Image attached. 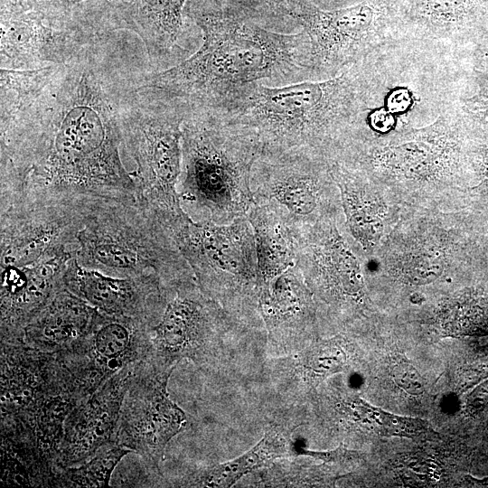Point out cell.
<instances>
[{"mask_svg":"<svg viewBox=\"0 0 488 488\" xmlns=\"http://www.w3.org/2000/svg\"><path fill=\"white\" fill-rule=\"evenodd\" d=\"M126 47L114 33L88 46L0 125V209L138 199L119 155L122 113L150 65Z\"/></svg>","mask_w":488,"mask_h":488,"instance_id":"6da1fadb","label":"cell"},{"mask_svg":"<svg viewBox=\"0 0 488 488\" xmlns=\"http://www.w3.org/2000/svg\"><path fill=\"white\" fill-rule=\"evenodd\" d=\"M202 43L190 57L150 70L139 86L178 99L192 108L216 109L249 88L308 80L314 70L307 33H280L244 21L190 11Z\"/></svg>","mask_w":488,"mask_h":488,"instance_id":"7a4b0ae2","label":"cell"},{"mask_svg":"<svg viewBox=\"0 0 488 488\" xmlns=\"http://www.w3.org/2000/svg\"><path fill=\"white\" fill-rule=\"evenodd\" d=\"M177 192L196 221L228 224L254 204L250 177L261 146L246 129L219 112L188 106L182 125Z\"/></svg>","mask_w":488,"mask_h":488,"instance_id":"3957f363","label":"cell"},{"mask_svg":"<svg viewBox=\"0 0 488 488\" xmlns=\"http://www.w3.org/2000/svg\"><path fill=\"white\" fill-rule=\"evenodd\" d=\"M349 80L258 85L212 109L249 131L261 155L326 156L348 117Z\"/></svg>","mask_w":488,"mask_h":488,"instance_id":"277c9868","label":"cell"},{"mask_svg":"<svg viewBox=\"0 0 488 488\" xmlns=\"http://www.w3.org/2000/svg\"><path fill=\"white\" fill-rule=\"evenodd\" d=\"M75 259L119 277L155 274L169 283L193 276L168 230L138 199L89 205L77 234Z\"/></svg>","mask_w":488,"mask_h":488,"instance_id":"5b68a950","label":"cell"},{"mask_svg":"<svg viewBox=\"0 0 488 488\" xmlns=\"http://www.w3.org/2000/svg\"><path fill=\"white\" fill-rule=\"evenodd\" d=\"M165 228L202 290L228 313L251 326L262 323L253 228L248 215L228 224L193 221L185 211Z\"/></svg>","mask_w":488,"mask_h":488,"instance_id":"8992f818","label":"cell"},{"mask_svg":"<svg viewBox=\"0 0 488 488\" xmlns=\"http://www.w3.org/2000/svg\"><path fill=\"white\" fill-rule=\"evenodd\" d=\"M139 84V83H138ZM188 105L137 85L122 113L123 144L136 164L138 200L166 224L184 212L177 183L182 162V125Z\"/></svg>","mask_w":488,"mask_h":488,"instance_id":"52a82bcc","label":"cell"},{"mask_svg":"<svg viewBox=\"0 0 488 488\" xmlns=\"http://www.w3.org/2000/svg\"><path fill=\"white\" fill-rule=\"evenodd\" d=\"M245 327L252 326L209 297L194 276L174 280L164 285L161 309L148 325L146 359L172 371L183 359L205 366L226 334Z\"/></svg>","mask_w":488,"mask_h":488,"instance_id":"ba28073f","label":"cell"},{"mask_svg":"<svg viewBox=\"0 0 488 488\" xmlns=\"http://www.w3.org/2000/svg\"><path fill=\"white\" fill-rule=\"evenodd\" d=\"M334 183L325 157L310 154L260 155L250 177L254 202L271 207L291 230L335 219Z\"/></svg>","mask_w":488,"mask_h":488,"instance_id":"9c48e42d","label":"cell"},{"mask_svg":"<svg viewBox=\"0 0 488 488\" xmlns=\"http://www.w3.org/2000/svg\"><path fill=\"white\" fill-rule=\"evenodd\" d=\"M0 68L37 69L65 64L116 31L104 14L52 17L37 13H1Z\"/></svg>","mask_w":488,"mask_h":488,"instance_id":"30bf717a","label":"cell"},{"mask_svg":"<svg viewBox=\"0 0 488 488\" xmlns=\"http://www.w3.org/2000/svg\"><path fill=\"white\" fill-rule=\"evenodd\" d=\"M171 373L147 359L136 364L115 436V443L140 455L159 474L167 444L187 421L185 413L169 398Z\"/></svg>","mask_w":488,"mask_h":488,"instance_id":"8fae6325","label":"cell"},{"mask_svg":"<svg viewBox=\"0 0 488 488\" xmlns=\"http://www.w3.org/2000/svg\"><path fill=\"white\" fill-rule=\"evenodd\" d=\"M149 345L144 320L99 312L87 334L57 354L84 399L122 369L145 360Z\"/></svg>","mask_w":488,"mask_h":488,"instance_id":"7c38bea8","label":"cell"},{"mask_svg":"<svg viewBox=\"0 0 488 488\" xmlns=\"http://www.w3.org/2000/svg\"><path fill=\"white\" fill-rule=\"evenodd\" d=\"M87 207L14 205L0 209V267H20L61 254L75 256Z\"/></svg>","mask_w":488,"mask_h":488,"instance_id":"4fadbf2b","label":"cell"},{"mask_svg":"<svg viewBox=\"0 0 488 488\" xmlns=\"http://www.w3.org/2000/svg\"><path fill=\"white\" fill-rule=\"evenodd\" d=\"M135 366L114 374L69 413L56 459L58 471L85 462L101 446L115 442L122 403Z\"/></svg>","mask_w":488,"mask_h":488,"instance_id":"5bb4252c","label":"cell"},{"mask_svg":"<svg viewBox=\"0 0 488 488\" xmlns=\"http://www.w3.org/2000/svg\"><path fill=\"white\" fill-rule=\"evenodd\" d=\"M166 283L155 274L113 277L80 266L75 258L64 277L65 288L99 312L142 319L148 324L160 311Z\"/></svg>","mask_w":488,"mask_h":488,"instance_id":"9a60e30c","label":"cell"},{"mask_svg":"<svg viewBox=\"0 0 488 488\" xmlns=\"http://www.w3.org/2000/svg\"><path fill=\"white\" fill-rule=\"evenodd\" d=\"M186 0H108L117 30L127 29L142 41L154 70L172 67L186 52L182 45V10Z\"/></svg>","mask_w":488,"mask_h":488,"instance_id":"2e32d148","label":"cell"},{"mask_svg":"<svg viewBox=\"0 0 488 488\" xmlns=\"http://www.w3.org/2000/svg\"><path fill=\"white\" fill-rule=\"evenodd\" d=\"M314 309L313 294L296 264L259 290V316L274 345L295 348L307 333Z\"/></svg>","mask_w":488,"mask_h":488,"instance_id":"e0dca14e","label":"cell"},{"mask_svg":"<svg viewBox=\"0 0 488 488\" xmlns=\"http://www.w3.org/2000/svg\"><path fill=\"white\" fill-rule=\"evenodd\" d=\"M98 313L65 288L24 326L22 339L36 350L61 352L87 334Z\"/></svg>","mask_w":488,"mask_h":488,"instance_id":"ac0fdd59","label":"cell"},{"mask_svg":"<svg viewBox=\"0 0 488 488\" xmlns=\"http://www.w3.org/2000/svg\"><path fill=\"white\" fill-rule=\"evenodd\" d=\"M248 217L255 235L261 288L296 264L295 237L290 226L268 205L254 202Z\"/></svg>","mask_w":488,"mask_h":488,"instance_id":"d6986e66","label":"cell"},{"mask_svg":"<svg viewBox=\"0 0 488 488\" xmlns=\"http://www.w3.org/2000/svg\"><path fill=\"white\" fill-rule=\"evenodd\" d=\"M331 171L351 234L362 246H372L380 231L383 215L381 203L373 196V192L343 164L336 162Z\"/></svg>","mask_w":488,"mask_h":488,"instance_id":"ffe728a7","label":"cell"},{"mask_svg":"<svg viewBox=\"0 0 488 488\" xmlns=\"http://www.w3.org/2000/svg\"><path fill=\"white\" fill-rule=\"evenodd\" d=\"M289 436L286 428L274 427L242 455L195 474L187 483L190 486L230 487L244 475L288 455L291 453Z\"/></svg>","mask_w":488,"mask_h":488,"instance_id":"44dd1931","label":"cell"},{"mask_svg":"<svg viewBox=\"0 0 488 488\" xmlns=\"http://www.w3.org/2000/svg\"><path fill=\"white\" fill-rule=\"evenodd\" d=\"M61 65L28 70L0 68V124L8 123L26 112L53 80Z\"/></svg>","mask_w":488,"mask_h":488,"instance_id":"7402d4cb","label":"cell"},{"mask_svg":"<svg viewBox=\"0 0 488 488\" xmlns=\"http://www.w3.org/2000/svg\"><path fill=\"white\" fill-rule=\"evenodd\" d=\"M438 322L446 335L488 334V293L481 288L461 291L442 305Z\"/></svg>","mask_w":488,"mask_h":488,"instance_id":"603a6c76","label":"cell"},{"mask_svg":"<svg viewBox=\"0 0 488 488\" xmlns=\"http://www.w3.org/2000/svg\"><path fill=\"white\" fill-rule=\"evenodd\" d=\"M132 450L115 442L101 446L85 462L59 470L52 487H104L108 486L112 473Z\"/></svg>","mask_w":488,"mask_h":488,"instance_id":"cb8c5ba5","label":"cell"},{"mask_svg":"<svg viewBox=\"0 0 488 488\" xmlns=\"http://www.w3.org/2000/svg\"><path fill=\"white\" fill-rule=\"evenodd\" d=\"M340 410L350 420L361 425H375L383 434L418 436L428 432L421 421L410 420L385 414L371 408L357 399H343L339 404Z\"/></svg>","mask_w":488,"mask_h":488,"instance_id":"d4e9b609","label":"cell"},{"mask_svg":"<svg viewBox=\"0 0 488 488\" xmlns=\"http://www.w3.org/2000/svg\"><path fill=\"white\" fill-rule=\"evenodd\" d=\"M343 345V341L333 339L303 351L291 365L294 374L310 380L338 371L348 359Z\"/></svg>","mask_w":488,"mask_h":488,"instance_id":"484cf974","label":"cell"},{"mask_svg":"<svg viewBox=\"0 0 488 488\" xmlns=\"http://www.w3.org/2000/svg\"><path fill=\"white\" fill-rule=\"evenodd\" d=\"M108 0H1V13H37L60 17L88 13L83 5Z\"/></svg>","mask_w":488,"mask_h":488,"instance_id":"4316f807","label":"cell"},{"mask_svg":"<svg viewBox=\"0 0 488 488\" xmlns=\"http://www.w3.org/2000/svg\"><path fill=\"white\" fill-rule=\"evenodd\" d=\"M395 380L408 392L418 394L422 391V381L415 369L405 362L395 366L393 371Z\"/></svg>","mask_w":488,"mask_h":488,"instance_id":"83f0119b","label":"cell"},{"mask_svg":"<svg viewBox=\"0 0 488 488\" xmlns=\"http://www.w3.org/2000/svg\"><path fill=\"white\" fill-rule=\"evenodd\" d=\"M432 14L439 18L448 20L454 17L461 8L463 0H427Z\"/></svg>","mask_w":488,"mask_h":488,"instance_id":"f1b7e54d","label":"cell"},{"mask_svg":"<svg viewBox=\"0 0 488 488\" xmlns=\"http://www.w3.org/2000/svg\"><path fill=\"white\" fill-rule=\"evenodd\" d=\"M371 123L375 129L387 131L392 127L394 121L390 114L385 111H377L372 114Z\"/></svg>","mask_w":488,"mask_h":488,"instance_id":"f546056e","label":"cell"},{"mask_svg":"<svg viewBox=\"0 0 488 488\" xmlns=\"http://www.w3.org/2000/svg\"><path fill=\"white\" fill-rule=\"evenodd\" d=\"M398 99L392 96L390 104L394 110H403L408 107V96L405 91H398L394 93Z\"/></svg>","mask_w":488,"mask_h":488,"instance_id":"4dcf8cb0","label":"cell"}]
</instances>
